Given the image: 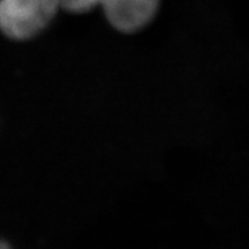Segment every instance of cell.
I'll list each match as a JSON object with an SVG mask.
<instances>
[{"mask_svg": "<svg viewBox=\"0 0 249 249\" xmlns=\"http://www.w3.org/2000/svg\"><path fill=\"white\" fill-rule=\"evenodd\" d=\"M61 0H0V30L23 40L38 35L53 18Z\"/></svg>", "mask_w": 249, "mask_h": 249, "instance_id": "cell-1", "label": "cell"}, {"mask_svg": "<svg viewBox=\"0 0 249 249\" xmlns=\"http://www.w3.org/2000/svg\"><path fill=\"white\" fill-rule=\"evenodd\" d=\"M61 5L71 13H83L102 6L108 22L116 29L134 33L150 22L158 0H61Z\"/></svg>", "mask_w": 249, "mask_h": 249, "instance_id": "cell-2", "label": "cell"}, {"mask_svg": "<svg viewBox=\"0 0 249 249\" xmlns=\"http://www.w3.org/2000/svg\"><path fill=\"white\" fill-rule=\"evenodd\" d=\"M0 249H12L11 246H9L7 242L0 240Z\"/></svg>", "mask_w": 249, "mask_h": 249, "instance_id": "cell-3", "label": "cell"}]
</instances>
